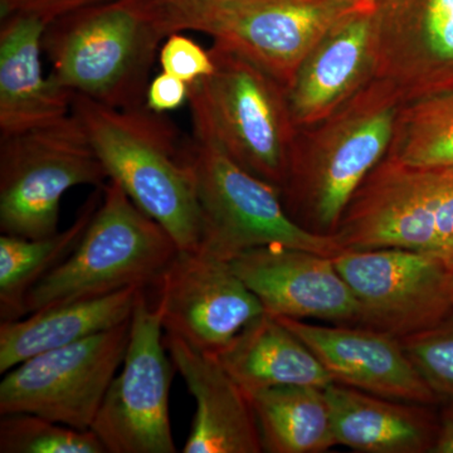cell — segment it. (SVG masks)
<instances>
[{
    "mask_svg": "<svg viewBox=\"0 0 453 453\" xmlns=\"http://www.w3.org/2000/svg\"><path fill=\"white\" fill-rule=\"evenodd\" d=\"M101 201L103 187L86 201L73 225L55 234L0 235V321L25 318L27 294L73 251Z\"/></svg>",
    "mask_w": 453,
    "mask_h": 453,
    "instance_id": "cb8c5ba5",
    "label": "cell"
},
{
    "mask_svg": "<svg viewBox=\"0 0 453 453\" xmlns=\"http://www.w3.org/2000/svg\"><path fill=\"white\" fill-rule=\"evenodd\" d=\"M73 112L107 177L168 231L180 251H198L201 207L188 162V140L180 139L177 127L145 105L113 109L81 95H74Z\"/></svg>",
    "mask_w": 453,
    "mask_h": 453,
    "instance_id": "3957f363",
    "label": "cell"
},
{
    "mask_svg": "<svg viewBox=\"0 0 453 453\" xmlns=\"http://www.w3.org/2000/svg\"><path fill=\"white\" fill-rule=\"evenodd\" d=\"M374 79L402 103L453 89V0H372Z\"/></svg>",
    "mask_w": 453,
    "mask_h": 453,
    "instance_id": "5bb4252c",
    "label": "cell"
},
{
    "mask_svg": "<svg viewBox=\"0 0 453 453\" xmlns=\"http://www.w3.org/2000/svg\"><path fill=\"white\" fill-rule=\"evenodd\" d=\"M0 138L47 127L73 113L74 95L42 68L49 23L29 13L0 18Z\"/></svg>",
    "mask_w": 453,
    "mask_h": 453,
    "instance_id": "d6986e66",
    "label": "cell"
},
{
    "mask_svg": "<svg viewBox=\"0 0 453 453\" xmlns=\"http://www.w3.org/2000/svg\"><path fill=\"white\" fill-rule=\"evenodd\" d=\"M131 319L96 335L20 363L3 374L0 414L32 413L76 429H91L124 362Z\"/></svg>",
    "mask_w": 453,
    "mask_h": 453,
    "instance_id": "30bf717a",
    "label": "cell"
},
{
    "mask_svg": "<svg viewBox=\"0 0 453 453\" xmlns=\"http://www.w3.org/2000/svg\"><path fill=\"white\" fill-rule=\"evenodd\" d=\"M374 73V5L357 0L319 38L286 86L297 129L332 115Z\"/></svg>",
    "mask_w": 453,
    "mask_h": 453,
    "instance_id": "2e32d148",
    "label": "cell"
},
{
    "mask_svg": "<svg viewBox=\"0 0 453 453\" xmlns=\"http://www.w3.org/2000/svg\"><path fill=\"white\" fill-rule=\"evenodd\" d=\"M0 453H107L91 429H76L32 413L0 414Z\"/></svg>",
    "mask_w": 453,
    "mask_h": 453,
    "instance_id": "484cf974",
    "label": "cell"
},
{
    "mask_svg": "<svg viewBox=\"0 0 453 453\" xmlns=\"http://www.w3.org/2000/svg\"><path fill=\"white\" fill-rule=\"evenodd\" d=\"M277 319L305 342L336 383L395 401L441 403L396 336L362 325Z\"/></svg>",
    "mask_w": 453,
    "mask_h": 453,
    "instance_id": "e0dca14e",
    "label": "cell"
},
{
    "mask_svg": "<svg viewBox=\"0 0 453 453\" xmlns=\"http://www.w3.org/2000/svg\"><path fill=\"white\" fill-rule=\"evenodd\" d=\"M332 237L342 250H411L453 270V165L414 168L384 157Z\"/></svg>",
    "mask_w": 453,
    "mask_h": 453,
    "instance_id": "8992f818",
    "label": "cell"
},
{
    "mask_svg": "<svg viewBox=\"0 0 453 453\" xmlns=\"http://www.w3.org/2000/svg\"><path fill=\"white\" fill-rule=\"evenodd\" d=\"M178 252L168 231L109 179L103 201L73 251L27 294L26 316L125 288L146 290L159 282Z\"/></svg>",
    "mask_w": 453,
    "mask_h": 453,
    "instance_id": "5b68a950",
    "label": "cell"
},
{
    "mask_svg": "<svg viewBox=\"0 0 453 453\" xmlns=\"http://www.w3.org/2000/svg\"><path fill=\"white\" fill-rule=\"evenodd\" d=\"M202 213L199 251L232 261L256 247L285 246L335 257L332 235L306 231L288 216L277 188L247 172L208 140H188Z\"/></svg>",
    "mask_w": 453,
    "mask_h": 453,
    "instance_id": "52a82bcc",
    "label": "cell"
},
{
    "mask_svg": "<svg viewBox=\"0 0 453 453\" xmlns=\"http://www.w3.org/2000/svg\"><path fill=\"white\" fill-rule=\"evenodd\" d=\"M359 308L357 325L403 339L453 312V270L404 249L342 250L333 257Z\"/></svg>",
    "mask_w": 453,
    "mask_h": 453,
    "instance_id": "7c38bea8",
    "label": "cell"
},
{
    "mask_svg": "<svg viewBox=\"0 0 453 453\" xmlns=\"http://www.w3.org/2000/svg\"><path fill=\"white\" fill-rule=\"evenodd\" d=\"M164 344L196 404L181 452H264L251 398L219 360L172 334L164 333Z\"/></svg>",
    "mask_w": 453,
    "mask_h": 453,
    "instance_id": "ac0fdd59",
    "label": "cell"
},
{
    "mask_svg": "<svg viewBox=\"0 0 453 453\" xmlns=\"http://www.w3.org/2000/svg\"><path fill=\"white\" fill-rule=\"evenodd\" d=\"M402 106L395 89L374 79L332 115L299 129L280 189L297 225L334 234L349 202L388 154Z\"/></svg>",
    "mask_w": 453,
    "mask_h": 453,
    "instance_id": "6da1fadb",
    "label": "cell"
},
{
    "mask_svg": "<svg viewBox=\"0 0 453 453\" xmlns=\"http://www.w3.org/2000/svg\"><path fill=\"white\" fill-rule=\"evenodd\" d=\"M173 29L163 0H105L57 18L43 35L50 79L113 109L145 105L150 71Z\"/></svg>",
    "mask_w": 453,
    "mask_h": 453,
    "instance_id": "7a4b0ae2",
    "label": "cell"
},
{
    "mask_svg": "<svg viewBox=\"0 0 453 453\" xmlns=\"http://www.w3.org/2000/svg\"><path fill=\"white\" fill-rule=\"evenodd\" d=\"M325 390L336 445L362 453H432L440 431L434 405L395 401L336 383Z\"/></svg>",
    "mask_w": 453,
    "mask_h": 453,
    "instance_id": "ffe728a7",
    "label": "cell"
},
{
    "mask_svg": "<svg viewBox=\"0 0 453 453\" xmlns=\"http://www.w3.org/2000/svg\"><path fill=\"white\" fill-rule=\"evenodd\" d=\"M101 2L105 0H0V18L29 13L43 18L50 25L57 18Z\"/></svg>",
    "mask_w": 453,
    "mask_h": 453,
    "instance_id": "f1b7e54d",
    "label": "cell"
},
{
    "mask_svg": "<svg viewBox=\"0 0 453 453\" xmlns=\"http://www.w3.org/2000/svg\"><path fill=\"white\" fill-rule=\"evenodd\" d=\"M130 288L105 296L47 306L0 323V374L38 356L127 323L140 292Z\"/></svg>",
    "mask_w": 453,
    "mask_h": 453,
    "instance_id": "44dd1931",
    "label": "cell"
},
{
    "mask_svg": "<svg viewBox=\"0 0 453 453\" xmlns=\"http://www.w3.org/2000/svg\"><path fill=\"white\" fill-rule=\"evenodd\" d=\"M157 285L164 333L211 356L265 314L231 262L199 250H179Z\"/></svg>",
    "mask_w": 453,
    "mask_h": 453,
    "instance_id": "4fadbf2b",
    "label": "cell"
},
{
    "mask_svg": "<svg viewBox=\"0 0 453 453\" xmlns=\"http://www.w3.org/2000/svg\"><path fill=\"white\" fill-rule=\"evenodd\" d=\"M229 262L268 315L336 325L359 321L356 296L329 256L264 246L240 253Z\"/></svg>",
    "mask_w": 453,
    "mask_h": 453,
    "instance_id": "9a60e30c",
    "label": "cell"
},
{
    "mask_svg": "<svg viewBox=\"0 0 453 453\" xmlns=\"http://www.w3.org/2000/svg\"><path fill=\"white\" fill-rule=\"evenodd\" d=\"M386 157L414 168L453 165V89L403 104Z\"/></svg>",
    "mask_w": 453,
    "mask_h": 453,
    "instance_id": "d4e9b609",
    "label": "cell"
},
{
    "mask_svg": "<svg viewBox=\"0 0 453 453\" xmlns=\"http://www.w3.org/2000/svg\"><path fill=\"white\" fill-rule=\"evenodd\" d=\"M105 168L79 119L0 138V232L42 238L58 232L62 196L104 187Z\"/></svg>",
    "mask_w": 453,
    "mask_h": 453,
    "instance_id": "ba28073f",
    "label": "cell"
},
{
    "mask_svg": "<svg viewBox=\"0 0 453 453\" xmlns=\"http://www.w3.org/2000/svg\"><path fill=\"white\" fill-rule=\"evenodd\" d=\"M157 61L162 73L178 77L189 86L214 71L211 50L203 49L201 44L181 32L172 33L166 37L160 47Z\"/></svg>",
    "mask_w": 453,
    "mask_h": 453,
    "instance_id": "83f0119b",
    "label": "cell"
},
{
    "mask_svg": "<svg viewBox=\"0 0 453 453\" xmlns=\"http://www.w3.org/2000/svg\"><path fill=\"white\" fill-rule=\"evenodd\" d=\"M357 0H213L179 22L258 65L283 86L319 38Z\"/></svg>",
    "mask_w": 453,
    "mask_h": 453,
    "instance_id": "8fae6325",
    "label": "cell"
},
{
    "mask_svg": "<svg viewBox=\"0 0 453 453\" xmlns=\"http://www.w3.org/2000/svg\"><path fill=\"white\" fill-rule=\"evenodd\" d=\"M213 357L249 396L273 387L325 389L334 383L332 375L305 342L266 312L246 325Z\"/></svg>",
    "mask_w": 453,
    "mask_h": 453,
    "instance_id": "7402d4cb",
    "label": "cell"
},
{
    "mask_svg": "<svg viewBox=\"0 0 453 453\" xmlns=\"http://www.w3.org/2000/svg\"><path fill=\"white\" fill-rule=\"evenodd\" d=\"M169 8L172 17L173 29L178 32V25L183 18L190 16L205 5L210 4L213 0H163Z\"/></svg>",
    "mask_w": 453,
    "mask_h": 453,
    "instance_id": "1f68e13d",
    "label": "cell"
},
{
    "mask_svg": "<svg viewBox=\"0 0 453 453\" xmlns=\"http://www.w3.org/2000/svg\"><path fill=\"white\" fill-rule=\"evenodd\" d=\"M401 340L441 403L453 401V312L436 326Z\"/></svg>",
    "mask_w": 453,
    "mask_h": 453,
    "instance_id": "4316f807",
    "label": "cell"
},
{
    "mask_svg": "<svg viewBox=\"0 0 453 453\" xmlns=\"http://www.w3.org/2000/svg\"><path fill=\"white\" fill-rule=\"evenodd\" d=\"M162 316L140 292L131 315L130 338L122 368L115 375L91 431L107 453H175L169 416L174 375Z\"/></svg>",
    "mask_w": 453,
    "mask_h": 453,
    "instance_id": "9c48e42d",
    "label": "cell"
},
{
    "mask_svg": "<svg viewBox=\"0 0 453 453\" xmlns=\"http://www.w3.org/2000/svg\"><path fill=\"white\" fill-rule=\"evenodd\" d=\"M432 453H453V401L447 402L440 416V431Z\"/></svg>",
    "mask_w": 453,
    "mask_h": 453,
    "instance_id": "4dcf8cb0",
    "label": "cell"
},
{
    "mask_svg": "<svg viewBox=\"0 0 453 453\" xmlns=\"http://www.w3.org/2000/svg\"><path fill=\"white\" fill-rule=\"evenodd\" d=\"M264 452L321 453L336 445L332 411L318 387H273L250 395Z\"/></svg>",
    "mask_w": 453,
    "mask_h": 453,
    "instance_id": "603a6c76",
    "label": "cell"
},
{
    "mask_svg": "<svg viewBox=\"0 0 453 453\" xmlns=\"http://www.w3.org/2000/svg\"><path fill=\"white\" fill-rule=\"evenodd\" d=\"M189 101V85L178 77L162 73L151 80L146 91L145 106L151 111L166 113L180 109Z\"/></svg>",
    "mask_w": 453,
    "mask_h": 453,
    "instance_id": "f546056e",
    "label": "cell"
},
{
    "mask_svg": "<svg viewBox=\"0 0 453 453\" xmlns=\"http://www.w3.org/2000/svg\"><path fill=\"white\" fill-rule=\"evenodd\" d=\"M210 50L213 73L189 86L193 136L281 189L299 133L285 86L219 43Z\"/></svg>",
    "mask_w": 453,
    "mask_h": 453,
    "instance_id": "277c9868",
    "label": "cell"
}]
</instances>
